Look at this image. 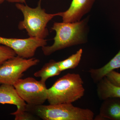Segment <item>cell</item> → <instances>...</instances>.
Listing matches in <instances>:
<instances>
[{"label": "cell", "mask_w": 120, "mask_h": 120, "mask_svg": "<svg viewBox=\"0 0 120 120\" xmlns=\"http://www.w3.org/2000/svg\"><path fill=\"white\" fill-rule=\"evenodd\" d=\"M86 20L73 22H54L52 28L56 35L52 45L43 46L42 49L45 56L56 51L85 42L84 29Z\"/></svg>", "instance_id": "3"}, {"label": "cell", "mask_w": 120, "mask_h": 120, "mask_svg": "<svg viewBox=\"0 0 120 120\" xmlns=\"http://www.w3.org/2000/svg\"><path fill=\"white\" fill-rule=\"evenodd\" d=\"M0 45L10 47L16 55L25 58H32L37 49L47 45V40L30 37L28 38H8L0 36Z\"/></svg>", "instance_id": "7"}, {"label": "cell", "mask_w": 120, "mask_h": 120, "mask_svg": "<svg viewBox=\"0 0 120 120\" xmlns=\"http://www.w3.org/2000/svg\"><path fill=\"white\" fill-rule=\"evenodd\" d=\"M17 94L27 105H42L47 99L45 83L32 77L20 79L13 85Z\"/></svg>", "instance_id": "5"}, {"label": "cell", "mask_w": 120, "mask_h": 120, "mask_svg": "<svg viewBox=\"0 0 120 120\" xmlns=\"http://www.w3.org/2000/svg\"><path fill=\"white\" fill-rule=\"evenodd\" d=\"M41 1L39 0L38 7L35 8L20 3H16L15 5L23 15V20L19 22V29L26 30L30 37L45 39L49 35L46 28L47 23L54 17L57 16V13H46L45 9L41 8Z\"/></svg>", "instance_id": "4"}, {"label": "cell", "mask_w": 120, "mask_h": 120, "mask_svg": "<svg viewBox=\"0 0 120 120\" xmlns=\"http://www.w3.org/2000/svg\"><path fill=\"white\" fill-rule=\"evenodd\" d=\"M4 1L5 0H0V4H2V3H3V2H4Z\"/></svg>", "instance_id": "19"}, {"label": "cell", "mask_w": 120, "mask_h": 120, "mask_svg": "<svg viewBox=\"0 0 120 120\" xmlns=\"http://www.w3.org/2000/svg\"><path fill=\"white\" fill-rule=\"evenodd\" d=\"M0 103L16 106L17 110L11 113L13 116L26 111L27 104L19 97L13 85L1 84L0 86Z\"/></svg>", "instance_id": "9"}, {"label": "cell", "mask_w": 120, "mask_h": 120, "mask_svg": "<svg viewBox=\"0 0 120 120\" xmlns=\"http://www.w3.org/2000/svg\"><path fill=\"white\" fill-rule=\"evenodd\" d=\"M119 68H120V50L118 53L103 67L99 68L90 69L88 72L93 82L97 83L110 72Z\"/></svg>", "instance_id": "11"}, {"label": "cell", "mask_w": 120, "mask_h": 120, "mask_svg": "<svg viewBox=\"0 0 120 120\" xmlns=\"http://www.w3.org/2000/svg\"><path fill=\"white\" fill-rule=\"evenodd\" d=\"M15 117V120H33L35 118L33 114L27 111L16 115Z\"/></svg>", "instance_id": "17"}, {"label": "cell", "mask_w": 120, "mask_h": 120, "mask_svg": "<svg viewBox=\"0 0 120 120\" xmlns=\"http://www.w3.org/2000/svg\"><path fill=\"white\" fill-rule=\"evenodd\" d=\"M17 56L13 49L2 45H0V65L5 61Z\"/></svg>", "instance_id": "15"}, {"label": "cell", "mask_w": 120, "mask_h": 120, "mask_svg": "<svg viewBox=\"0 0 120 120\" xmlns=\"http://www.w3.org/2000/svg\"><path fill=\"white\" fill-rule=\"evenodd\" d=\"M10 3H20V4H26V0H5Z\"/></svg>", "instance_id": "18"}, {"label": "cell", "mask_w": 120, "mask_h": 120, "mask_svg": "<svg viewBox=\"0 0 120 120\" xmlns=\"http://www.w3.org/2000/svg\"><path fill=\"white\" fill-rule=\"evenodd\" d=\"M95 119L120 120V98H109L103 100L99 114Z\"/></svg>", "instance_id": "10"}, {"label": "cell", "mask_w": 120, "mask_h": 120, "mask_svg": "<svg viewBox=\"0 0 120 120\" xmlns=\"http://www.w3.org/2000/svg\"><path fill=\"white\" fill-rule=\"evenodd\" d=\"M83 82L80 75L68 73L57 79L47 90L49 104L72 103L83 97Z\"/></svg>", "instance_id": "2"}, {"label": "cell", "mask_w": 120, "mask_h": 120, "mask_svg": "<svg viewBox=\"0 0 120 120\" xmlns=\"http://www.w3.org/2000/svg\"><path fill=\"white\" fill-rule=\"evenodd\" d=\"M39 61L35 58L27 59L17 56L5 61L0 65V84L13 86L24 72Z\"/></svg>", "instance_id": "6"}, {"label": "cell", "mask_w": 120, "mask_h": 120, "mask_svg": "<svg viewBox=\"0 0 120 120\" xmlns=\"http://www.w3.org/2000/svg\"><path fill=\"white\" fill-rule=\"evenodd\" d=\"M26 111L44 120H92L94 113L88 109L75 107L72 103L32 105Z\"/></svg>", "instance_id": "1"}, {"label": "cell", "mask_w": 120, "mask_h": 120, "mask_svg": "<svg viewBox=\"0 0 120 120\" xmlns=\"http://www.w3.org/2000/svg\"><path fill=\"white\" fill-rule=\"evenodd\" d=\"M97 84V94L101 100L103 101L109 98H120V87L113 84L105 76Z\"/></svg>", "instance_id": "12"}, {"label": "cell", "mask_w": 120, "mask_h": 120, "mask_svg": "<svg viewBox=\"0 0 120 120\" xmlns=\"http://www.w3.org/2000/svg\"><path fill=\"white\" fill-rule=\"evenodd\" d=\"M83 50L82 49L68 58L58 62V66L61 71L68 69L75 68L79 64L82 57Z\"/></svg>", "instance_id": "14"}, {"label": "cell", "mask_w": 120, "mask_h": 120, "mask_svg": "<svg viewBox=\"0 0 120 120\" xmlns=\"http://www.w3.org/2000/svg\"><path fill=\"white\" fill-rule=\"evenodd\" d=\"M95 0H72L69 8L65 11L57 13V16L62 17L63 22H79L90 11Z\"/></svg>", "instance_id": "8"}, {"label": "cell", "mask_w": 120, "mask_h": 120, "mask_svg": "<svg viewBox=\"0 0 120 120\" xmlns=\"http://www.w3.org/2000/svg\"><path fill=\"white\" fill-rule=\"evenodd\" d=\"M61 72L58 66V62L51 60L45 64L40 70L35 72L34 75L37 77H41V81L45 83L50 77L60 75Z\"/></svg>", "instance_id": "13"}, {"label": "cell", "mask_w": 120, "mask_h": 120, "mask_svg": "<svg viewBox=\"0 0 120 120\" xmlns=\"http://www.w3.org/2000/svg\"><path fill=\"white\" fill-rule=\"evenodd\" d=\"M105 76L113 84L120 87V73L113 70L107 73Z\"/></svg>", "instance_id": "16"}]
</instances>
